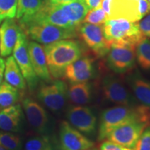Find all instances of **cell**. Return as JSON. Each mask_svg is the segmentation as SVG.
I'll return each instance as SVG.
<instances>
[{"mask_svg":"<svg viewBox=\"0 0 150 150\" xmlns=\"http://www.w3.org/2000/svg\"><path fill=\"white\" fill-rule=\"evenodd\" d=\"M0 145L7 150H22L20 137L11 132H0Z\"/></svg>","mask_w":150,"mask_h":150,"instance_id":"obj_27","label":"cell"},{"mask_svg":"<svg viewBox=\"0 0 150 150\" xmlns=\"http://www.w3.org/2000/svg\"><path fill=\"white\" fill-rule=\"evenodd\" d=\"M61 5L72 27L77 30L80 24L83 23L84 18L90 10L84 0H72Z\"/></svg>","mask_w":150,"mask_h":150,"instance_id":"obj_20","label":"cell"},{"mask_svg":"<svg viewBox=\"0 0 150 150\" xmlns=\"http://www.w3.org/2000/svg\"><path fill=\"white\" fill-rule=\"evenodd\" d=\"M148 126L149 124L144 121L129 122L114 129L106 139L123 147L133 149L142 131Z\"/></svg>","mask_w":150,"mask_h":150,"instance_id":"obj_11","label":"cell"},{"mask_svg":"<svg viewBox=\"0 0 150 150\" xmlns=\"http://www.w3.org/2000/svg\"><path fill=\"white\" fill-rule=\"evenodd\" d=\"M133 150H150V125L146 127L140 135Z\"/></svg>","mask_w":150,"mask_h":150,"instance_id":"obj_30","label":"cell"},{"mask_svg":"<svg viewBox=\"0 0 150 150\" xmlns=\"http://www.w3.org/2000/svg\"><path fill=\"white\" fill-rule=\"evenodd\" d=\"M28 50L31 65L38 77L47 83L51 82V74L48 70L43 47L38 42L30 41L28 44Z\"/></svg>","mask_w":150,"mask_h":150,"instance_id":"obj_17","label":"cell"},{"mask_svg":"<svg viewBox=\"0 0 150 150\" xmlns=\"http://www.w3.org/2000/svg\"><path fill=\"white\" fill-rule=\"evenodd\" d=\"M99 150H133L130 148H127L121 146L109 140L103 142L99 146Z\"/></svg>","mask_w":150,"mask_h":150,"instance_id":"obj_32","label":"cell"},{"mask_svg":"<svg viewBox=\"0 0 150 150\" xmlns=\"http://www.w3.org/2000/svg\"><path fill=\"white\" fill-rule=\"evenodd\" d=\"M37 98L52 111H60L66 104L67 86L64 81L59 79L49 85L43 84L38 91Z\"/></svg>","mask_w":150,"mask_h":150,"instance_id":"obj_7","label":"cell"},{"mask_svg":"<svg viewBox=\"0 0 150 150\" xmlns=\"http://www.w3.org/2000/svg\"><path fill=\"white\" fill-rule=\"evenodd\" d=\"M6 81L20 91H25L27 83L13 56H8L5 61Z\"/></svg>","mask_w":150,"mask_h":150,"instance_id":"obj_22","label":"cell"},{"mask_svg":"<svg viewBox=\"0 0 150 150\" xmlns=\"http://www.w3.org/2000/svg\"><path fill=\"white\" fill-rule=\"evenodd\" d=\"M18 0H0V22L7 18H15Z\"/></svg>","mask_w":150,"mask_h":150,"instance_id":"obj_29","label":"cell"},{"mask_svg":"<svg viewBox=\"0 0 150 150\" xmlns=\"http://www.w3.org/2000/svg\"><path fill=\"white\" fill-rule=\"evenodd\" d=\"M138 26L142 34L145 37L150 38V13L145 16L140 23H138Z\"/></svg>","mask_w":150,"mask_h":150,"instance_id":"obj_31","label":"cell"},{"mask_svg":"<svg viewBox=\"0 0 150 150\" xmlns=\"http://www.w3.org/2000/svg\"><path fill=\"white\" fill-rule=\"evenodd\" d=\"M88 150H97V149H90Z\"/></svg>","mask_w":150,"mask_h":150,"instance_id":"obj_37","label":"cell"},{"mask_svg":"<svg viewBox=\"0 0 150 150\" xmlns=\"http://www.w3.org/2000/svg\"><path fill=\"white\" fill-rule=\"evenodd\" d=\"M72 0H45L46 2L52 4H65L69 2Z\"/></svg>","mask_w":150,"mask_h":150,"instance_id":"obj_35","label":"cell"},{"mask_svg":"<svg viewBox=\"0 0 150 150\" xmlns=\"http://www.w3.org/2000/svg\"><path fill=\"white\" fill-rule=\"evenodd\" d=\"M0 24H1V22H0Z\"/></svg>","mask_w":150,"mask_h":150,"instance_id":"obj_39","label":"cell"},{"mask_svg":"<svg viewBox=\"0 0 150 150\" xmlns=\"http://www.w3.org/2000/svg\"><path fill=\"white\" fill-rule=\"evenodd\" d=\"M22 28L14 18L4 20L0 27V55L6 57L13 53Z\"/></svg>","mask_w":150,"mask_h":150,"instance_id":"obj_16","label":"cell"},{"mask_svg":"<svg viewBox=\"0 0 150 150\" xmlns=\"http://www.w3.org/2000/svg\"><path fill=\"white\" fill-rule=\"evenodd\" d=\"M28 44L29 40L27 39V35L22 30L14 47L13 56L21 71L26 83H27L29 91H33L37 88L39 78L35 74L31 65L28 50Z\"/></svg>","mask_w":150,"mask_h":150,"instance_id":"obj_6","label":"cell"},{"mask_svg":"<svg viewBox=\"0 0 150 150\" xmlns=\"http://www.w3.org/2000/svg\"><path fill=\"white\" fill-rule=\"evenodd\" d=\"M23 111L20 104L0 110V129L6 132H20L22 129Z\"/></svg>","mask_w":150,"mask_h":150,"instance_id":"obj_18","label":"cell"},{"mask_svg":"<svg viewBox=\"0 0 150 150\" xmlns=\"http://www.w3.org/2000/svg\"><path fill=\"white\" fill-rule=\"evenodd\" d=\"M20 27L31 40L45 45L59 40L74 38L78 35L76 29H65L49 24H31Z\"/></svg>","mask_w":150,"mask_h":150,"instance_id":"obj_4","label":"cell"},{"mask_svg":"<svg viewBox=\"0 0 150 150\" xmlns=\"http://www.w3.org/2000/svg\"><path fill=\"white\" fill-rule=\"evenodd\" d=\"M127 81L136 101L142 106L150 108V81L136 72L129 75Z\"/></svg>","mask_w":150,"mask_h":150,"instance_id":"obj_19","label":"cell"},{"mask_svg":"<svg viewBox=\"0 0 150 150\" xmlns=\"http://www.w3.org/2000/svg\"><path fill=\"white\" fill-rule=\"evenodd\" d=\"M0 150H7V149H5V148L3 146H1V145H0Z\"/></svg>","mask_w":150,"mask_h":150,"instance_id":"obj_36","label":"cell"},{"mask_svg":"<svg viewBox=\"0 0 150 150\" xmlns=\"http://www.w3.org/2000/svg\"><path fill=\"white\" fill-rule=\"evenodd\" d=\"M92 86L86 82L71 83L67 87V99L73 104L85 105L91 102Z\"/></svg>","mask_w":150,"mask_h":150,"instance_id":"obj_21","label":"cell"},{"mask_svg":"<svg viewBox=\"0 0 150 150\" xmlns=\"http://www.w3.org/2000/svg\"><path fill=\"white\" fill-rule=\"evenodd\" d=\"M77 33L95 56H106L110 49V42L105 38L102 25L82 23L77 28Z\"/></svg>","mask_w":150,"mask_h":150,"instance_id":"obj_8","label":"cell"},{"mask_svg":"<svg viewBox=\"0 0 150 150\" xmlns=\"http://www.w3.org/2000/svg\"><path fill=\"white\" fill-rule=\"evenodd\" d=\"M94 62L91 56H81L67 67L64 76L71 83L88 81L96 74Z\"/></svg>","mask_w":150,"mask_h":150,"instance_id":"obj_15","label":"cell"},{"mask_svg":"<svg viewBox=\"0 0 150 150\" xmlns=\"http://www.w3.org/2000/svg\"><path fill=\"white\" fill-rule=\"evenodd\" d=\"M22 107L33 130L40 135H47L50 131V120L45 109L38 102L29 97L22 100Z\"/></svg>","mask_w":150,"mask_h":150,"instance_id":"obj_14","label":"cell"},{"mask_svg":"<svg viewBox=\"0 0 150 150\" xmlns=\"http://www.w3.org/2000/svg\"><path fill=\"white\" fill-rule=\"evenodd\" d=\"M50 74L59 79L65 76L67 67L82 56L79 43L65 39L45 45L43 47Z\"/></svg>","mask_w":150,"mask_h":150,"instance_id":"obj_1","label":"cell"},{"mask_svg":"<svg viewBox=\"0 0 150 150\" xmlns=\"http://www.w3.org/2000/svg\"><path fill=\"white\" fill-rule=\"evenodd\" d=\"M102 8L110 19H125L136 22L142 20L138 0H102Z\"/></svg>","mask_w":150,"mask_h":150,"instance_id":"obj_10","label":"cell"},{"mask_svg":"<svg viewBox=\"0 0 150 150\" xmlns=\"http://www.w3.org/2000/svg\"><path fill=\"white\" fill-rule=\"evenodd\" d=\"M59 144L62 150H88L94 142L73 127L68 122H61L59 127Z\"/></svg>","mask_w":150,"mask_h":150,"instance_id":"obj_13","label":"cell"},{"mask_svg":"<svg viewBox=\"0 0 150 150\" xmlns=\"http://www.w3.org/2000/svg\"><path fill=\"white\" fill-rule=\"evenodd\" d=\"M136 56L137 61L142 70L150 71V39L144 37L137 44Z\"/></svg>","mask_w":150,"mask_h":150,"instance_id":"obj_25","label":"cell"},{"mask_svg":"<svg viewBox=\"0 0 150 150\" xmlns=\"http://www.w3.org/2000/svg\"><path fill=\"white\" fill-rule=\"evenodd\" d=\"M135 120L144 121L150 125V108L142 105L138 106L120 105L104 110L99 119L98 140H104L116 127Z\"/></svg>","mask_w":150,"mask_h":150,"instance_id":"obj_2","label":"cell"},{"mask_svg":"<svg viewBox=\"0 0 150 150\" xmlns=\"http://www.w3.org/2000/svg\"><path fill=\"white\" fill-rule=\"evenodd\" d=\"M44 1H45V0H44Z\"/></svg>","mask_w":150,"mask_h":150,"instance_id":"obj_40","label":"cell"},{"mask_svg":"<svg viewBox=\"0 0 150 150\" xmlns=\"http://www.w3.org/2000/svg\"><path fill=\"white\" fill-rule=\"evenodd\" d=\"M147 1H149V2L150 3V0H147Z\"/></svg>","mask_w":150,"mask_h":150,"instance_id":"obj_38","label":"cell"},{"mask_svg":"<svg viewBox=\"0 0 150 150\" xmlns=\"http://www.w3.org/2000/svg\"><path fill=\"white\" fill-rule=\"evenodd\" d=\"M20 99L18 89L8 82L3 81L0 84V108H4L16 104Z\"/></svg>","mask_w":150,"mask_h":150,"instance_id":"obj_24","label":"cell"},{"mask_svg":"<svg viewBox=\"0 0 150 150\" xmlns=\"http://www.w3.org/2000/svg\"><path fill=\"white\" fill-rule=\"evenodd\" d=\"M68 122L82 134L92 136L96 132L97 117L93 110L83 105L71 106L67 109Z\"/></svg>","mask_w":150,"mask_h":150,"instance_id":"obj_12","label":"cell"},{"mask_svg":"<svg viewBox=\"0 0 150 150\" xmlns=\"http://www.w3.org/2000/svg\"><path fill=\"white\" fill-rule=\"evenodd\" d=\"M136 45L126 42H110L106 54V64L110 70L116 73H125L135 65Z\"/></svg>","mask_w":150,"mask_h":150,"instance_id":"obj_5","label":"cell"},{"mask_svg":"<svg viewBox=\"0 0 150 150\" xmlns=\"http://www.w3.org/2000/svg\"><path fill=\"white\" fill-rule=\"evenodd\" d=\"M108 20L107 16L102 6L91 9L83 19V23H89L95 25H103Z\"/></svg>","mask_w":150,"mask_h":150,"instance_id":"obj_28","label":"cell"},{"mask_svg":"<svg viewBox=\"0 0 150 150\" xmlns=\"http://www.w3.org/2000/svg\"><path fill=\"white\" fill-rule=\"evenodd\" d=\"M45 4L44 0H18L16 18L23 21L35 15Z\"/></svg>","mask_w":150,"mask_h":150,"instance_id":"obj_23","label":"cell"},{"mask_svg":"<svg viewBox=\"0 0 150 150\" xmlns=\"http://www.w3.org/2000/svg\"><path fill=\"white\" fill-rule=\"evenodd\" d=\"M90 10L101 6L102 0H84Z\"/></svg>","mask_w":150,"mask_h":150,"instance_id":"obj_33","label":"cell"},{"mask_svg":"<svg viewBox=\"0 0 150 150\" xmlns=\"http://www.w3.org/2000/svg\"><path fill=\"white\" fill-rule=\"evenodd\" d=\"M5 70V61L2 58H0V84L2 82Z\"/></svg>","mask_w":150,"mask_h":150,"instance_id":"obj_34","label":"cell"},{"mask_svg":"<svg viewBox=\"0 0 150 150\" xmlns=\"http://www.w3.org/2000/svg\"><path fill=\"white\" fill-rule=\"evenodd\" d=\"M25 150H54L53 144L48 135H39L27 140Z\"/></svg>","mask_w":150,"mask_h":150,"instance_id":"obj_26","label":"cell"},{"mask_svg":"<svg viewBox=\"0 0 150 150\" xmlns=\"http://www.w3.org/2000/svg\"><path fill=\"white\" fill-rule=\"evenodd\" d=\"M104 35L110 42H126L136 45L143 38L138 22L125 19H110L103 24Z\"/></svg>","mask_w":150,"mask_h":150,"instance_id":"obj_3","label":"cell"},{"mask_svg":"<svg viewBox=\"0 0 150 150\" xmlns=\"http://www.w3.org/2000/svg\"><path fill=\"white\" fill-rule=\"evenodd\" d=\"M102 91L108 102L122 106H136V99L117 76L111 74L105 76L102 81Z\"/></svg>","mask_w":150,"mask_h":150,"instance_id":"obj_9","label":"cell"}]
</instances>
